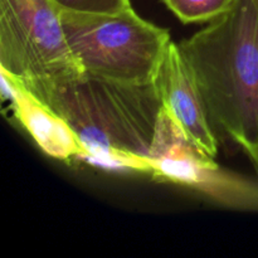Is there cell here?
Here are the masks:
<instances>
[{
    "instance_id": "8992f818",
    "label": "cell",
    "mask_w": 258,
    "mask_h": 258,
    "mask_svg": "<svg viewBox=\"0 0 258 258\" xmlns=\"http://www.w3.org/2000/svg\"><path fill=\"white\" fill-rule=\"evenodd\" d=\"M161 102L189 139L212 158L218 155V139L193 71L179 44L171 40L155 77Z\"/></svg>"
},
{
    "instance_id": "7a4b0ae2",
    "label": "cell",
    "mask_w": 258,
    "mask_h": 258,
    "mask_svg": "<svg viewBox=\"0 0 258 258\" xmlns=\"http://www.w3.org/2000/svg\"><path fill=\"white\" fill-rule=\"evenodd\" d=\"M45 105L64 118L85 146V161L149 174V153L163 108L154 82L126 83L85 73Z\"/></svg>"
},
{
    "instance_id": "ba28073f",
    "label": "cell",
    "mask_w": 258,
    "mask_h": 258,
    "mask_svg": "<svg viewBox=\"0 0 258 258\" xmlns=\"http://www.w3.org/2000/svg\"><path fill=\"white\" fill-rule=\"evenodd\" d=\"M169 10L185 24L211 23L233 9L237 0H163Z\"/></svg>"
},
{
    "instance_id": "52a82bcc",
    "label": "cell",
    "mask_w": 258,
    "mask_h": 258,
    "mask_svg": "<svg viewBox=\"0 0 258 258\" xmlns=\"http://www.w3.org/2000/svg\"><path fill=\"white\" fill-rule=\"evenodd\" d=\"M2 91L15 120L45 155L62 161L85 160V146L70 123L5 71H2Z\"/></svg>"
},
{
    "instance_id": "5b68a950",
    "label": "cell",
    "mask_w": 258,
    "mask_h": 258,
    "mask_svg": "<svg viewBox=\"0 0 258 258\" xmlns=\"http://www.w3.org/2000/svg\"><path fill=\"white\" fill-rule=\"evenodd\" d=\"M149 175L196 190L224 207L258 211V179L221 168L198 148L163 106L149 153Z\"/></svg>"
},
{
    "instance_id": "9c48e42d",
    "label": "cell",
    "mask_w": 258,
    "mask_h": 258,
    "mask_svg": "<svg viewBox=\"0 0 258 258\" xmlns=\"http://www.w3.org/2000/svg\"><path fill=\"white\" fill-rule=\"evenodd\" d=\"M59 9L81 13H118L131 8L130 0H52Z\"/></svg>"
},
{
    "instance_id": "6da1fadb",
    "label": "cell",
    "mask_w": 258,
    "mask_h": 258,
    "mask_svg": "<svg viewBox=\"0 0 258 258\" xmlns=\"http://www.w3.org/2000/svg\"><path fill=\"white\" fill-rule=\"evenodd\" d=\"M179 47L214 130L246 153L258 178V0H237Z\"/></svg>"
},
{
    "instance_id": "277c9868",
    "label": "cell",
    "mask_w": 258,
    "mask_h": 258,
    "mask_svg": "<svg viewBox=\"0 0 258 258\" xmlns=\"http://www.w3.org/2000/svg\"><path fill=\"white\" fill-rule=\"evenodd\" d=\"M59 15L68 44L86 73L126 83L155 81L171 42L168 30L141 18L133 7L118 13L59 9Z\"/></svg>"
},
{
    "instance_id": "3957f363",
    "label": "cell",
    "mask_w": 258,
    "mask_h": 258,
    "mask_svg": "<svg viewBox=\"0 0 258 258\" xmlns=\"http://www.w3.org/2000/svg\"><path fill=\"white\" fill-rule=\"evenodd\" d=\"M0 70L43 103L85 75L52 0H0Z\"/></svg>"
}]
</instances>
